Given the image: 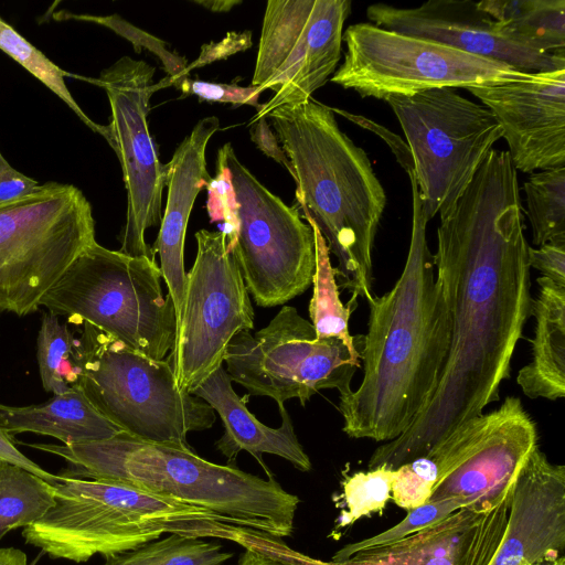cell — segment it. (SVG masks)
Listing matches in <instances>:
<instances>
[{
  "label": "cell",
  "instance_id": "1",
  "mask_svg": "<svg viewBox=\"0 0 565 565\" xmlns=\"http://www.w3.org/2000/svg\"><path fill=\"white\" fill-rule=\"evenodd\" d=\"M518 171L492 149L437 228L436 280L450 322L436 388L413 425L379 446L370 469L426 456L499 401L501 383L531 316V275Z\"/></svg>",
  "mask_w": 565,
  "mask_h": 565
},
{
  "label": "cell",
  "instance_id": "2",
  "mask_svg": "<svg viewBox=\"0 0 565 565\" xmlns=\"http://www.w3.org/2000/svg\"><path fill=\"white\" fill-rule=\"evenodd\" d=\"M413 199L407 258L399 278L382 296L367 295V332L360 351L363 379L339 396L343 431L387 443L405 433L429 402L450 345L447 307L427 244L428 218L408 171Z\"/></svg>",
  "mask_w": 565,
  "mask_h": 565
},
{
  "label": "cell",
  "instance_id": "3",
  "mask_svg": "<svg viewBox=\"0 0 565 565\" xmlns=\"http://www.w3.org/2000/svg\"><path fill=\"white\" fill-rule=\"evenodd\" d=\"M289 159L296 203L308 212L338 260L348 302L373 294V246L385 191L365 151L339 127L331 107L312 98L267 117Z\"/></svg>",
  "mask_w": 565,
  "mask_h": 565
},
{
  "label": "cell",
  "instance_id": "4",
  "mask_svg": "<svg viewBox=\"0 0 565 565\" xmlns=\"http://www.w3.org/2000/svg\"><path fill=\"white\" fill-rule=\"evenodd\" d=\"M65 459L63 476L119 481L206 509L225 522L288 537L299 498L275 478L263 479L232 465L211 462L192 448L151 443L120 434L74 445L29 444Z\"/></svg>",
  "mask_w": 565,
  "mask_h": 565
},
{
  "label": "cell",
  "instance_id": "5",
  "mask_svg": "<svg viewBox=\"0 0 565 565\" xmlns=\"http://www.w3.org/2000/svg\"><path fill=\"white\" fill-rule=\"evenodd\" d=\"M53 486V507L22 531L26 543L52 558H106L173 533L238 543L247 530L206 509L119 481L61 475Z\"/></svg>",
  "mask_w": 565,
  "mask_h": 565
},
{
  "label": "cell",
  "instance_id": "6",
  "mask_svg": "<svg viewBox=\"0 0 565 565\" xmlns=\"http://www.w3.org/2000/svg\"><path fill=\"white\" fill-rule=\"evenodd\" d=\"M161 279L153 258L95 242L44 294L40 306L74 323L87 322L143 355L164 360L174 348L177 320Z\"/></svg>",
  "mask_w": 565,
  "mask_h": 565
},
{
  "label": "cell",
  "instance_id": "7",
  "mask_svg": "<svg viewBox=\"0 0 565 565\" xmlns=\"http://www.w3.org/2000/svg\"><path fill=\"white\" fill-rule=\"evenodd\" d=\"M84 323L77 339L78 385L94 406L135 438L191 448L186 436L209 429L216 416L201 398L177 386L171 359L141 354Z\"/></svg>",
  "mask_w": 565,
  "mask_h": 565
},
{
  "label": "cell",
  "instance_id": "8",
  "mask_svg": "<svg viewBox=\"0 0 565 565\" xmlns=\"http://www.w3.org/2000/svg\"><path fill=\"white\" fill-rule=\"evenodd\" d=\"M95 239L92 205L73 184L47 182L0 205V315L26 316Z\"/></svg>",
  "mask_w": 565,
  "mask_h": 565
},
{
  "label": "cell",
  "instance_id": "9",
  "mask_svg": "<svg viewBox=\"0 0 565 565\" xmlns=\"http://www.w3.org/2000/svg\"><path fill=\"white\" fill-rule=\"evenodd\" d=\"M405 134L422 207L446 216L475 178L502 130L484 106L444 87L388 96Z\"/></svg>",
  "mask_w": 565,
  "mask_h": 565
},
{
  "label": "cell",
  "instance_id": "10",
  "mask_svg": "<svg viewBox=\"0 0 565 565\" xmlns=\"http://www.w3.org/2000/svg\"><path fill=\"white\" fill-rule=\"evenodd\" d=\"M361 348L338 338L317 339L312 323L296 308L284 306L254 335L237 333L224 362L232 381L250 395L271 397L277 405L298 398L305 405L321 390L335 388L340 396L351 393Z\"/></svg>",
  "mask_w": 565,
  "mask_h": 565
},
{
  "label": "cell",
  "instance_id": "11",
  "mask_svg": "<svg viewBox=\"0 0 565 565\" xmlns=\"http://www.w3.org/2000/svg\"><path fill=\"white\" fill-rule=\"evenodd\" d=\"M220 149L238 202V232L230 253L256 305H282L312 284V228L296 204L284 203L239 161L231 143Z\"/></svg>",
  "mask_w": 565,
  "mask_h": 565
},
{
  "label": "cell",
  "instance_id": "12",
  "mask_svg": "<svg viewBox=\"0 0 565 565\" xmlns=\"http://www.w3.org/2000/svg\"><path fill=\"white\" fill-rule=\"evenodd\" d=\"M343 41L344 62L330 81L363 98L385 100L435 88H466L515 71L505 63L365 22L349 25Z\"/></svg>",
  "mask_w": 565,
  "mask_h": 565
},
{
  "label": "cell",
  "instance_id": "13",
  "mask_svg": "<svg viewBox=\"0 0 565 565\" xmlns=\"http://www.w3.org/2000/svg\"><path fill=\"white\" fill-rule=\"evenodd\" d=\"M196 255L186 282L171 359L175 383L192 393L223 365L227 345L254 329V309L239 266L222 231L195 233Z\"/></svg>",
  "mask_w": 565,
  "mask_h": 565
},
{
  "label": "cell",
  "instance_id": "14",
  "mask_svg": "<svg viewBox=\"0 0 565 565\" xmlns=\"http://www.w3.org/2000/svg\"><path fill=\"white\" fill-rule=\"evenodd\" d=\"M349 0H269L262 24L253 86L274 96L250 125L274 109L311 98L337 71Z\"/></svg>",
  "mask_w": 565,
  "mask_h": 565
},
{
  "label": "cell",
  "instance_id": "15",
  "mask_svg": "<svg viewBox=\"0 0 565 565\" xmlns=\"http://www.w3.org/2000/svg\"><path fill=\"white\" fill-rule=\"evenodd\" d=\"M154 73V67L145 61L122 56L103 70L98 78H86L106 92L110 105L106 141L119 160L127 194L119 252L153 259L145 234L161 223L167 170L159 160L147 116L152 94L168 87L164 78L152 84Z\"/></svg>",
  "mask_w": 565,
  "mask_h": 565
},
{
  "label": "cell",
  "instance_id": "16",
  "mask_svg": "<svg viewBox=\"0 0 565 565\" xmlns=\"http://www.w3.org/2000/svg\"><path fill=\"white\" fill-rule=\"evenodd\" d=\"M501 127L514 168L565 167V68L522 72L466 87Z\"/></svg>",
  "mask_w": 565,
  "mask_h": 565
},
{
  "label": "cell",
  "instance_id": "17",
  "mask_svg": "<svg viewBox=\"0 0 565 565\" xmlns=\"http://www.w3.org/2000/svg\"><path fill=\"white\" fill-rule=\"evenodd\" d=\"M366 17L382 29L435 41L518 71L565 68V53L541 52L516 42L477 1L429 0L414 8L374 3L367 7Z\"/></svg>",
  "mask_w": 565,
  "mask_h": 565
},
{
  "label": "cell",
  "instance_id": "18",
  "mask_svg": "<svg viewBox=\"0 0 565 565\" xmlns=\"http://www.w3.org/2000/svg\"><path fill=\"white\" fill-rule=\"evenodd\" d=\"M479 447L454 471L438 481L430 502L461 499L481 512L499 503L513 489L516 477L537 446L536 425L520 398L508 396Z\"/></svg>",
  "mask_w": 565,
  "mask_h": 565
},
{
  "label": "cell",
  "instance_id": "19",
  "mask_svg": "<svg viewBox=\"0 0 565 565\" xmlns=\"http://www.w3.org/2000/svg\"><path fill=\"white\" fill-rule=\"evenodd\" d=\"M565 547V467L536 446L511 495L504 535L491 565H533L556 559Z\"/></svg>",
  "mask_w": 565,
  "mask_h": 565
},
{
  "label": "cell",
  "instance_id": "20",
  "mask_svg": "<svg viewBox=\"0 0 565 565\" xmlns=\"http://www.w3.org/2000/svg\"><path fill=\"white\" fill-rule=\"evenodd\" d=\"M218 128L217 117L202 118L166 163L167 203L151 250L159 255V268L173 302L177 323L181 317L186 282L184 241L188 222L199 192L212 178L206 168L205 152Z\"/></svg>",
  "mask_w": 565,
  "mask_h": 565
},
{
  "label": "cell",
  "instance_id": "21",
  "mask_svg": "<svg viewBox=\"0 0 565 565\" xmlns=\"http://www.w3.org/2000/svg\"><path fill=\"white\" fill-rule=\"evenodd\" d=\"M191 394L207 403L221 417L224 434L215 446L228 462L235 461L237 455L244 450L258 461L268 478L274 476L265 465L263 454L281 457L300 471L311 470V461L297 438L285 405H278L282 419L278 428L264 425L235 393L232 379L223 365Z\"/></svg>",
  "mask_w": 565,
  "mask_h": 565
},
{
  "label": "cell",
  "instance_id": "22",
  "mask_svg": "<svg viewBox=\"0 0 565 565\" xmlns=\"http://www.w3.org/2000/svg\"><path fill=\"white\" fill-rule=\"evenodd\" d=\"M0 426L9 434L35 433L62 445L113 438L124 431L105 417L77 384L49 401L31 406L0 404Z\"/></svg>",
  "mask_w": 565,
  "mask_h": 565
},
{
  "label": "cell",
  "instance_id": "23",
  "mask_svg": "<svg viewBox=\"0 0 565 565\" xmlns=\"http://www.w3.org/2000/svg\"><path fill=\"white\" fill-rule=\"evenodd\" d=\"M536 282L532 360L519 371L516 382L530 398L556 401L565 396V288L542 276Z\"/></svg>",
  "mask_w": 565,
  "mask_h": 565
},
{
  "label": "cell",
  "instance_id": "24",
  "mask_svg": "<svg viewBox=\"0 0 565 565\" xmlns=\"http://www.w3.org/2000/svg\"><path fill=\"white\" fill-rule=\"evenodd\" d=\"M478 6L516 42L565 53V0H483Z\"/></svg>",
  "mask_w": 565,
  "mask_h": 565
},
{
  "label": "cell",
  "instance_id": "25",
  "mask_svg": "<svg viewBox=\"0 0 565 565\" xmlns=\"http://www.w3.org/2000/svg\"><path fill=\"white\" fill-rule=\"evenodd\" d=\"M477 513L459 509L393 544L359 552L351 558H388L397 565H457L461 537Z\"/></svg>",
  "mask_w": 565,
  "mask_h": 565
},
{
  "label": "cell",
  "instance_id": "26",
  "mask_svg": "<svg viewBox=\"0 0 565 565\" xmlns=\"http://www.w3.org/2000/svg\"><path fill=\"white\" fill-rule=\"evenodd\" d=\"M311 226L315 237L316 266L312 277L313 292L309 305V315L317 339L338 338L349 347L355 348L363 342V334L351 335L349 318L358 303H342L335 269L331 265L330 252L317 224L306 211H301Z\"/></svg>",
  "mask_w": 565,
  "mask_h": 565
},
{
  "label": "cell",
  "instance_id": "27",
  "mask_svg": "<svg viewBox=\"0 0 565 565\" xmlns=\"http://www.w3.org/2000/svg\"><path fill=\"white\" fill-rule=\"evenodd\" d=\"M54 494L43 478L0 459V539L39 521L53 507Z\"/></svg>",
  "mask_w": 565,
  "mask_h": 565
},
{
  "label": "cell",
  "instance_id": "28",
  "mask_svg": "<svg viewBox=\"0 0 565 565\" xmlns=\"http://www.w3.org/2000/svg\"><path fill=\"white\" fill-rule=\"evenodd\" d=\"M523 191L533 244H565V167L532 173Z\"/></svg>",
  "mask_w": 565,
  "mask_h": 565
},
{
  "label": "cell",
  "instance_id": "29",
  "mask_svg": "<svg viewBox=\"0 0 565 565\" xmlns=\"http://www.w3.org/2000/svg\"><path fill=\"white\" fill-rule=\"evenodd\" d=\"M232 556L216 542L173 533L108 556L103 565H222Z\"/></svg>",
  "mask_w": 565,
  "mask_h": 565
},
{
  "label": "cell",
  "instance_id": "30",
  "mask_svg": "<svg viewBox=\"0 0 565 565\" xmlns=\"http://www.w3.org/2000/svg\"><path fill=\"white\" fill-rule=\"evenodd\" d=\"M36 360L45 391L57 395L77 385L81 374L77 339L67 323H61L58 317L49 311L42 316Z\"/></svg>",
  "mask_w": 565,
  "mask_h": 565
},
{
  "label": "cell",
  "instance_id": "31",
  "mask_svg": "<svg viewBox=\"0 0 565 565\" xmlns=\"http://www.w3.org/2000/svg\"><path fill=\"white\" fill-rule=\"evenodd\" d=\"M0 50L12 57L29 73L62 99L74 114L94 132L107 138V126L94 122L75 102L65 77L75 76L53 63L46 55L25 40L12 25L0 17Z\"/></svg>",
  "mask_w": 565,
  "mask_h": 565
},
{
  "label": "cell",
  "instance_id": "32",
  "mask_svg": "<svg viewBox=\"0 0 565 565\" xmlns=\"http://www.w3.org/2000/svg\"><path fill=\"white\" fill-rule=\"evenodd\" d=\"M394 473L395 469L381 465L348 476L342 483L344 509L337 519V529L352 525L373 513H381L391 499Z\"/></svg>",
  "mask_w": 565,
  "mask_h": 565
},
{
  "label": "cell",
  "instance_id": "33",
  "mask_svg": "<svg viewBox=\"0 0 565 565\" xmlns=\"http://www.w3.org/2000/svg\"><path fill=\"white\" fill-rule=\"evenodd\" d=\"M511 495L476 514L461 537L457 565H491L505 532Z\"/></svg>",
  "mask_w": 565,
  "mask_h": 565
},
{
  "label": "cell",
  "instance_id": "34",
  "mask_svg": "<svg viewBox=\"0 0 565 565\" xmlns=\"http://www.w3.org/2000/svg\"><path fill=\"white\" fill-rule=\"evenodd\" d=\"M462 508H467V504L463 500L458 498L436 502L428 501L420 507L409 510L407 515L394 526L369 539L344 545L335 552L331 561H345L359 552L375 550L393 544L417 531L444 520L452 512Z\"/></svg>",
  "mask_w": 565,
  "mask_h": 565
},
{
  "label": "cell",
  "instance_id": "35",
  "mask_svg": "<svg viewBox=\"0 0 565 565\" xmlns=\"http://www.w3.org/2000/svg\"><path fill=\"white\" fill-rule=\"evenodd\" d=\"M52 18L56 21L75 20L92 22L110 29L118 35L131 42L137 53H140L142 47L153 53L161 61L164 71L167 72V76H179L188 65L185 57L171 53L167 49L166 42L132 25L117 14H76L61 10L54 12Z\"/></svg>",
  "mask_w": 565,
  "mask_h": 565
},
{
  "label": "cell",
  "instance_id": "36",
  "mask_svg": "<svg viewBox=\"0 0 565 565\" xmlns=\"http://www.w3.org/2000/svg\"><path fill=\"white\" fill-rule=\"evenodd\" d=\"M438 480V468L429 456L418 457L395 469L391 499L407 511L429 501Z\"/></svg>",
  "mask_w": 565,
  "mask_h": 565
},
{
  "label": "cell",
  "instance_id": "37",
  "mask_svg": "<svg viewBox=\"0 0 565 565\" xmlns=\"http://www.w3.org/2000/svg\"><path fill=\"white\" fill-rule=\"evenodd\" d=\"M206 211L212 223L222 222L227 249L234 245L238 232V202L232 183V174L221 149L217 152L216 174L206 184Z\"/></svg>",
  "mask_w": 565,
  "mask_h": 565
},
{
  "label": "cell",
  "instance_id": "38",
  "mask_svg": "<svg viewBox=\"0 0 565 565\" xmlns=\"http://www.w3.org/2000/svg\"><path fill=\"white\" fill-rule=\"evenodd\" d=\"M169 86H174L184 95H194L202 100L227 103L235 106L248 105L257 109L260 107L258 86H239L236 83H212L202 79H192L189 76L171 78L166 76Z\"/></svg>",
  "mask_w": 565,
  "mask_h": 565
},
{
  "label": "cell",
  "instance_id": "39",
  "mask_svg": "<svg viewBox=\"0 0 565 565\" xmlns=\"http://www.w3.org/2000/svg\"><path fill=\"white\" fill-rule=\"evenodd\" d=\"M245 547L235 565H302L289 553L280 539L250 533L241 544Z\"/></svg>",
  "mask_w": 565,
  "mask_h": 565
},
{
  "label": "cell",
  "instance_id": "40",
  "mask_svg": "<svg viewBox=\"0 0 565 565\" xmlns=\"http://www.w3.org/2000/svg\"><path fill=\"white\" fill-rule=\"evenodd\" d=\"M253 44L252 32H228L225 38L218 42H211L201 46L199 56L186 65L184 71L175 77L181 78L189 75L191 71L198 67H202L206 64H211L215 61L227 58L228 56L236 54L241 51H245Z\"/></svg>",
  "mask_w": 565,
  "mask_h": 565
},
{
  "label": "cell",
  "instance_id": "41",
  "mask_svg": "<svg viewBox=\"0 0 565 565\" xmlns=\"http://www.w3.org/2000/svg\"><path fill=\"white\" fill-rule=\"evenodd\" d=\"M527 263L542 277L565 288V244L546 243L537 248L529 245Z\"/></svg>",
  "mask_w": 565,
  "mask_h": 565
},
{
  "label": "cell",
  "instance_id": "42",
  "mask_svg": "<svg viewBox=\"0 0 565 565\" xmlns=\"http://www.w3.org/2000/svg\"><path fill=\"white\" fill-rule=\"evenodd\" d=\"M41 184L15 170L0 152V205L35 193Z\"/></svg>",
  "mask_w": 565,
  "mask_h": 565
},
{
  "label": "cell",
  "instance_id": "43",
  "mask_svg": "<svg viewBox=\"0 0 565 565\" xmlns=\"http://www.w3.org/2000/svg\"><path fill=\"white\" fill-rule=\"evenodd\" d=\"M253 126L250 131L252 141L263 153L284 166L290 175L294 177L289 159L282 150L275 132L270 129V124H268L267 118L258 119Z\"/></svg>",
  "mask_w": 565,
  "mask_h": 565
},
{
  "label": "cell",
  "instance_id": "44",
  "mask_svg": "<svg viewBox=\"0 0 565 565\" xmlns=\"http://www.w3.org/2000/svg\"><path fill=\"white\" fill-rule=\"evenodd\" d=\"M0 459L20 466L43 478L51 484L60 480V476L52 475L24 456L15 446L12 436L0 426Z\"/></svg>",
  "mask_w": 565,
  "mask_h": 565
},
{
  "label": "cell",
  "instance_id": "45",
  "mask_svg": "<svg viewBox=\"0 0 565 565\" xmlns=\"http://www.w3.org/2000/svg\"><path fill=\"white\" fill-rule=\"evenodd\" d=\"M290 555L302 565H397L388 558H349L345 561H321L289 548Z\"/></svg>",
  "mask_w": 565,
  "mask_h": 565
},
{
  "label": "cell",
  "instance_id": "46",
  "mask_svg": "<svg viewBox=\"0 0 565 565\" xmlns=\"http://www.w3.org/2000/svg\"><path fill=\"white\" fill-rule=\"evenodd\" d=\"M0 565H28L26 555L15 547L0 548Z\"/></svg>",
  "mask_w": 565,
  "mask_h": 565
},
{
  "label": "cell",
  "instance_id": "47",
  "mask_svg": "<svg viewBox=\"0 0 565 565\" xmlns=\"http://www.w3.org/2000/svg\"><path fill=\"white\" fill-rule=\"evenodd\" d=\"M193 2L213 12L230 11L233 7L242 3L241 0H196Z\"/></svg>",
  "mask_w": 565,
  "mask_h": 565
},
{
  "label": "cell",
  "instance_id": "48",
  "mask_svg": "<svg viewBox=\"0 0 565 565\" xmlns=\"http://www.w3.org/2000/svg\"><path fill=\"white\" fill-rule=\"evenodd\" d=\"M557 559H558V557L556 559L542 561V562L535 563L533 565H556Z\"/></svg>",
  "mask_w": 565,
  "mask_h": 565
},
{
  "label": "cell",
  "instance_id": "49",
  "mask_svg": "<svg viewBox=\"0 0 565 565\" xmlns=\"http://www.w3.org/2000/svg\"><path fill=\"white\" fill-rule=\"evenodd\" d=\"M556 565H565V558H564V556H559V557H558Z\"/></svg>",
  "mask_w": 565,
  "mask_h": 565
},
{
  "label": "cell",
  "instance_id": "50",
  "mask_svg": "<svg viewBox=\"0 0 565 565\" xmlns=\"http://www.w3.org/2000/svg\"><path fill=\"white\" fill-rule=\"evenodd\" d=\"M31 565H35V562H32V564H31Z\"/></svg>",
  "mask_w": 565,
  "mask_h": 565
}]
</instances>
